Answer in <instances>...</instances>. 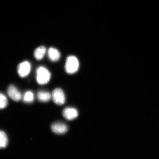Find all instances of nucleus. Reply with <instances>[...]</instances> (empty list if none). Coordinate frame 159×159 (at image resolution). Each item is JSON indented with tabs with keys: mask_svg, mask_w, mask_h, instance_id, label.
Returning <instances> with one entry per match:
<instances>
[{
	"mask_svg": "<svg viewBox=\"0 0 159 159\" xmlns=\"http://www.w3.org/2000/svg\"><path fill=\"white\" fill-rule=\"evenodd\" d=\"M51 74L45 67L40 66L36 70V79L39 84L43 85L48 83L51 79Z\"/></svg>",
	"mask_w": 159,
	"mask_h": 159,
	"instance_id": "obj_1",
	"label": "nucleus"
},
{
	"mask_svg": "<svg viewBox=\"0 0 159 159\" xmlns=\"http://www.w3.org/2000/svg\"><path fill=\"white\" fill-rule=\"evenodd\" d=\"M79 67L78 59L74 56H69L66 61L65 69L68 74H73L78 71Z\"/></svg>",
	"mask_w": 159,
	"mask_h": 159,
	"instance_id": "obj_2",
	"label": "nucleus"
},
{
	"mask_svg": "<svg viewBox=\"0 0 159 159\" xmlns=\"http://www.w3.org/2000/svg\"><path fill=\"white\" fill-rule=\"evenodd\" d=\"M51 95L55 104L58 105H62L65 104L66 101L65 94L61 89H55L53 91Z\"/></svg>",
	"mask_w": 159,
	"mask_h": 159,
	"instance_id": "obj_3",
	"label": "nucleus"
},
{
	"mask_svg": "<svg viewBox=\"0 0 159 159\" xmlns=\"http://www.w3.org/2000/svg\"><path fill=\"white\" fill-rule=\"evenodd\" d=\"M31 69L30 63L27 61H24L18 66L17 72L19 76L23 78L29 74Z\"/></svg>",
	"mask_w": 159,
	"mask_h": 159,
	"instance_id": "obj_4",
	"label": "nucleus"
},
{
	"mask_svg": "<svg viewBox=\"0 0 159 159\" xmlns=\"http://www.w3.org/2000/svg\"><path fill=\"white\" fill-rule=\"evenodd\" d=\"M7 93L10 98L15 101H19L22 98L21 93L14 85H10L7 89Z\"/></svg>",
	"mask_w": 159,
	"mask_h": 159,
	"instance_id": "obj_5",
	"label": "nucleus"
},
{
	"mask_svg": "<svg viewBox=\"0 0 159 159\" xmlns=\"http://www.w3.org/2000/svg\"><path fill=\"white\" fill-rule=\"evenodd\" d=\"M62 114L65 119L71 120L77 118L78 116V112L76 109L67 107L63 111Z\"/></svg>",
	"mask_w": 159,
	"mask_h": 159,
	"instance_id": "obj_6",
	"label": "nucleus"
},
{
	"mask_svg": "<svg viewBox=\"0 0 159 159\" xmlns=\"http://www.w3.org/2000/svg\"><path fill=\"white\" fill-rule=\"evenodd\" d=\"M67 127L62 123H55L51 126V130L53 132L58 134H65L67 131Z\"/></svg>",
	"mask_w": 159,
	"mask_h": 159,
	"instance_id": "obj_7",
	"label": "nucleus"
},
{
	"mask_svg": "<svg viewBox=\"0 0 159 159\" xmlns=\"http://www.w3.org/2000/svg\"><path fill=\"white\" fill-rule=\"evenodd\" d=\"M49 58L51 61H58L61 57V53L59 51L54 48H50L48 52Z\"/></svg>",
	"mask_w": 159,
	"mask_h": 159,
	"instance_id": "obj_8",
	"label": "nucleus"
},
{
	"mask_svg": "<svg viewBox=\"0 0 159 159\" xmlns=\"http://www.w3.org/2000/svg\"><path fill=\"white\" fill-rule=\"evenodd\" d=\"M37 98L41 102H46L50 100L52 95L47 91H41L38 93Z\"/></svg>",
	"mask_w": 159,
	"mask_h": 159,
	"instance_id": "obj_9",
	"label": "nucleus"
},
{
	"mask_svg": "<svg viewBox=\"0 0 159 159\" xmlns=\"http://www.w3.org/2000/svg\"><path fill=\"white\" fill-rule=\"evenodd\" d=\"M46 51V48L45 47H39L35 49L34 55L36 59L38 60H41L44 57Z\"/></svg>",
	"mask_w": 159,
	"mask_h": 159,
	"instance_id": "obj_10",
	"label": "nucleus"
},
{
	"mask_svg": "<svg viewBox=\"0 0 159 159\" xmlns=\"http://www.w3.org/2000/svg\"><path fill=\"white\" fill-rule=\"evenodd\" d=\"M8 143V140L7 135L3 131L0 130V149L5 148Z\"/></svg>",
	"mask_w": 159,
	"mask_h": 159,
	"instance_id": "obj_11",
	"label": "nucleus"
},
{
	"mask_svg": "<svg viewBox=\"0 0 159 159\" xmlns=\"http://www.w3.org/2000/svg\"><path fill=\"white\" fill-rule=\"evenodd\" d=\"M34 99V94L32 91H30L26 92L23 97V101L26 103L33 102Z\"/></svg>",
	"mask_w": 159,
	"mask_h": 159,
	"instance_id": "obj_12",
	"label": "nucleus"
},
{
	"mask_svg": "<svg viewBox=\"0 0 159 159\" xmlns=\"http://www.w3.org/2000/svg\"><path fill=\"white\" fill-rule=\"evenodd\" d=\"M8 104V100L7 97L0 93V109H3L7 107Z\"/></svg>",
	"mask_w": 159,
	"mask_h": 159,
	"instance_id": "obj_13",
	"label": "nucleus"
}]
</instances>
